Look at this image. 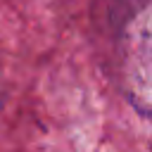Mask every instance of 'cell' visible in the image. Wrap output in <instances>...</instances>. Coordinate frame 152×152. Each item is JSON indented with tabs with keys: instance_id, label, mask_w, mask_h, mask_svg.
Returning <instances> with one entry per match:
<instances>
[{
	"instance_id": "obj_1",
	"label": "cell",
	"mask_w": 152,
	"mask_h": 152,
	"mask_svg": "<svg viewBox=\"0 0 152 152\" xmlns=\"http://www.w3.org/2000/svg\"><path fill=\"white\" fill-rule=\"evenodd\" d=\"M109 17L119 19L121 88L138 112L152 116V0H116Z\"/></svg>"
},
{
	"instance_id": "obj_2",
	"label": "cell",
	"mask_w": 152,
	"mask_h": 152,
	"mask_svg": "<svg viewBox=\"0 0 152 152\" xmlns=\"http://www.w3.org/2000/svg\"><path fill=\"white\" fill-rule=\"evenodd\" d=\"M5 86H2V71H0V109H2V104H5Z\"/></svg>"
}]
</instances>
